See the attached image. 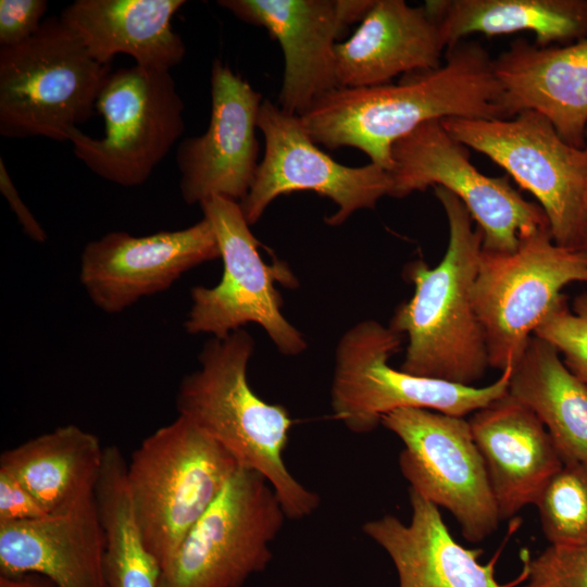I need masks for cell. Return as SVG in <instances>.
Returning <instances> with one entry per match:
<instances>
[{
    "label": "cell",
    "mask_w": 587,
    "mask_h": 587,
    "mask_svg": "<svg viewBox=\"0 0 587 587\" xmlns=\"http://www.w3.org/2000/svg\"><path fill=\"white\" fill-rule=\"evenodd\" d=\"M494 59L476 41H461L440 67L407 74L397 84L338 87L300 117L315 143L352 147L390 171L396 141L430 120L507 118Z\"/></svg>",
    "instance_id": "obj_1"
},
{
    "label": "cell",
    "mask_w": 587,
    "mask_h": 587,
    "mask_svg": "<svg viewBox=\"0 0 587 587\" xmlns=\"http://www.w3.org/2000/svg\"><path fill=\"white\" fill-rule=\"evenodd\" d=\"M434 191L448 220L447 250L434 267L421 259L407 264L414 292L397 307L389 326L408 337L402 371L474 386L490 366L472 297L483 233L459 198L442 187Z\"/></svg>",
    "instance_id": "obj_2"
},
{
    "label": "cell",
    "mask_w": 587,
    "mask_h": 587,
    "mask_svg": "<svg viewBox=\"0 0 587 587\" xmlns=\"http://www.w3.org/2000/svg\"><path fill=\"white\" fill-rule=\"evenodd\" d=\"M254 350L243 328L209 339L199 367L178 387L176 409L237 461L261 474L274 489L287 519L311 515L320 496L303 486L284 461L294 422L284 405L268 403L250 387L247 371Z\"/></svg>",
    "instance_id": "obj_3"
},
{
    "label": "cell",
    "mask_w": 587,
    "mask_h": 587,
    "mask_svg": "<svg viewBox=\"0 0 587 587\" xmlns=\"http://www.w3.org/2000/svg\"><path fill=\"white\" fill-rule=\"evenodd\" d=\"M239 467L228 451L180 415L133 452L126 465L129 497L161 571Z\"/></svg>",
    "instance_id": "obj_4"
},
{
    "label": "cell",
    "mask_w": 587,
    "mask_h": 587,
    "mask_svg": "<svg viewBox=\"0 0 587 587\" xmlns=\"http://www.w3.org/2000/svg\"><path fill=\"white\" fill-rule=\"evenodd\" d=\"M110 73L60 17L45 20L28 40L0 48V135L68 141Z\"/></svg>",
    "instance_id": "obj_5"
},
{
    "label": "cell",
    "mask_w": 587,
    "mask_h": 587,
    "mask_svg": "<svg viewBox=\"0 0 587 587\" xmlns=\"http://www.w3.org/2000/svg\"><path fill=\"white\" fill-rule=\"evenodd\" d=\"M402 335L375 320L361 321L340 337L332 383L335 419L355 434L374 430L400 409H426L464 417L508 394L511 369L484 387L464 386L396 370L389 359Z\"/></svg>",
    "instance_id": "obj_6"
},
{
    "label": "cell",
    "mask_w": 587,
    "mask_h": 587,
    "mask_svg": "<svg viewBox=\"0 0 587 587\" xmlns=\"http://www.w3.org/2000/svg\"><path fill=\"white\" fill-rule=\"evenodd\" d=\"M447 132L491 159L542 209L553 240L582 248L587 233V148L566 142L545 116L523 111L510 118L447 117Z\"/></svg>",
    "instance_id": "obj_7"
},
{
    "label": "cell",
    "mask_w": 587,
    "mask_h": 587,
    "mask_svg": "<svg viewBox=\"0 0 587 587\" xmlns=\"http://www.w3.org/2000/svg\"><path fill=\"white\" fill-rule=\"evenodd\" d=\"M575 282L587 283V252L557 243L549 228L521 238L510 253L482 250L472 297L489 365L512 370L562 289Z\"/></svg>",
    "instance_id": "obj_8"
},
{
    "label": "cell",
    "mask_w": 587,
    "mask_h": 587,
    "mask_svg": "<svg viewBox=\"0 0 587 587\" xmlns=\"http://www.w3.org/2000/svg\"><path fill=\"white\" fill-rule=\"evenodd\" d=\"M216 236L223 274L213 287L196 286L184 327L188 334L223 338L249 323L260 325L284 355H298L307 341L282 313L283 300L275 283L295 287L298 282L282 262L268 265L260 255L259 240L250 230L239 202L212 197L200 204Z\"/></svg>",
    "instance_id": "obj_9"
},
{
    "label": "cell",
    "mask_w": 587,
    "mask_h": 587,
    "mask_svg": "<svg viewBox=\"0 0 587 587\" xmlns=\"http://www.w3.org/2000/svg\"><path fill=\"white\" fill-rule=\"evenodd\" d=\"M184 108L171 71L121 67L110 73L96 104L104 136L76 128L68 141L97 176L123 187L140 186L183 135Z\"/></svg>",
    "instance_id": "obj_10"
},
{
    "label": "cell",
    "mask_w": 587,
    "mask_h": 587,
    "mask_svg": "<svg viewBox=\"0 0 587 587\" xmlns=\"http://www.w3.org/2000/svg\"><path fill=\"white\" fill-rule=\"evenodd\" d=\"M286 519L268 482L239 467L164 565L159 587H241L271 562Z\"/></svg>",
    "instance_id": "obj_11"
},
{
    "label": "cell",
    "mask_w": 587,
    "mask_h": 587,
    "mask_svg": "<svg viewBox=\"0 0 587 587\" xmlns=\"http://www.w3.org/2000/svg\"><path fill=\"white\" fill-rule=\"evenodd\" d=\"M389 197L404 198L428 187H442L454 195L483 233V251L510 253L520 239L549 228L542 209L524 199L508 176L480 173L469 150L444 127L430 120L391 148ZM550 229V228H549Z\"/></svg>",
    "instance_id": "obj_12"
},
{
    "label": "cell",
    "mask_w": 587,
    "mask_h": 587,
    "mask_svg": "<svg viewBox=\"0 0 587 587\" xmlns=\"http://www.w3.org/2000/svg\"><path fill=\"white\" fill-rule=\"evenodd\" d=\"M401 439L399 466L410 489L448 510L462 535L479 542L501 521L469 421L426 409H400L380 423Z\"/></svg>",
    "instance_id": "obj_13"
},
{
    "label": "cell",
    "mask_w": 587,
    "mask_h": 587,
    "mask_svg": "<svg viewBox=\"0 0 587 587\" xmlns=\"http://www.w3.org/2000/svg\"><path fill=\"white\" fill-rule=\"evenodd\" d=\"M258 128L265 151L249 192L239 202L249 225L261 218L273 200L294 191L311 190L337 204V211L325 218L332 226L345 223L358 210L374 209L389 196V171L372 162L358 167L336 162L317 148L299 116L268 99L260 107Z\"/></svg>",
    "instance_id": "obj_14"
},
{
    "label": "cell",
    "mask_w": 587,
    "mask_h": 587,
    "mask_svg": "<svg viewBox=\"0 0 587 587\" xmlns=\"http://www.w3.org/2000/svg\"><path fill=\"white\" fill-rule=\"evenodd\" d=\"M220 258L205 217L184 229L147 236L111 232L84 247L79 279L98 309L116 314L168 289L187 271Z\"/></svg>",
    "instance_id": "obj_15"
},
{
    "label": "cell",
    "mask_w": 587,
    "mask_h": 587,
    "mask_svg": "<svg viewBox=\"0 0 587 587\" xmlns=\"http://www.w3.org/2000/svg\"><path fill=\"white\" fill-rule=\"evenodd\" d=\"M262 96L216 59L211 68V115L207 130L179 142L176 164L183 200L199 205L212 197L240 202L258 168L255 137Z\"/></svg>",
    "instance_id": "obj_16"
},
{
    "label": "cell",
    "mask_w": 587,
    "mask_h": 587,
    "mask_svg": "<svg viewBox=\"0 0 587 587\" xmlns=\"http://www.w3.org/2000/svg\"><path fill=\"white\" fill-rule=\"evenodd\" d=\"M239 20L264 27L284 54L278 105L301 116L326 92L339 87L336 40L347 30L336 0H221Z\"/></svg>",
    "instance_id": "obj_17"
},
{
    "label": "cell",
    "mask_w": 587,
    "mask_h": 587,
    "mask_svg": "<svg viewBox=\"0 0 587 587\" xmlns=\"http://www.w3.org/2000/svg\"><path fill=\"white\" fill-rule=\"evenodd\" d=\"M507 118L535 111L570 145L586 147L587 38L539 47L524 39L494 59Z\"/></svg>",
    "instance_id": "obj_18"
},
{
    "label": "cell",
    "mask_w": 587,
    "mask_h": 587,
    "mask_svg": "<svg viewBox=\"0 0 587 587\" xmlns=\"http://www.w3.org/2000/svg\"><path fill=\"white\" fill-rule=\"evenodd\" d=\"M472 414L469 423L500 519H510L537 502L563 461L542 422L511 395Z\"/></svg>",
    "instance_id": "obj_19"
},
{
    "label": "cell",
    "mask_w": 587,
    "mask_h": 587,
    "mask_svg": "<svg viewBox=\"0 0 587 587\" xmlns=\"http://www.w3.org/2000/svg\"><path fill=\"white\" fill-rule=\"evenodd\" d=\"M447 49L425 7L403 0H375L354 34L336 45L339 87L389 84L399 74L436 70Z\"/></svg>",
    "instance_id": "obj_20"
},
{
    "label": "cell",
    "mask_w": 587,
    "mask_h": 587,
    "mask_svg": "<svg viewBox=\"0 0 587 587\" xmlns=\"http://www.w3.org/2000/svg\"><path fill=\"white\" fill-rule=\"evenodd\" d=\"M23 574L55 587H108L96 498L64 513L0 525V575Z\"/></svg>",
    "instance_id": "obj_21"
},
{
    "label": "cell",
    "mask_w": 587,
    "mask_h": 587,
    "mask_svg": "<svg viewBox=\"0 0 587 587\" xmlns=\"http://www.w3.org/2000/svg\"><path fill=\"white\" fill-rule=\"evenodd\" d=\"M411 521L386 514L362 532L391 559L399 587H511L496 578V559L479 562L480 549H467L450 534L439 509L410 489Z\"/></svg>",
    "instance_id": "obj_22"
},
{
    "label": "cell",
    "mask_w": 587,
    "mask_h": 587,
    "mask_svg": "<svg viewBox=\"0 0 587 587\" xmlns=\"http://www.w3.org/2000/svg\"><path fill=\"white\" fill-rule=\"evenodd\" d=\"M183 0H76L59 16L90 55L111 65L117 54L135 65L171 71L184 59L186 47L172 20Z\"/></svg>",
    "instance_id": "obj_23"
},
{
    "label": "cell",
    "mask_w": 587,
    "mask_h": 587,
    "mask_svg": "<svg viewBox=\"0 0 587 587\" xmlns=\"http://www.w3.org/2000/svg\"><path fill=\"white\" fill-rule=\"evenodd\" d=\"M96 435L74 424L32 438L0 455V471L13 476L49 514L95 499L104 459Z\"/></svg>",
    "instance_id": "obj_24"
},
{
    "label": "cell",
    "mask_w": 587,
    "mask_h": 587,
    "mask_svg": "<svg viewBox=\"0 0 587 587\" xmlns=\"http://www.w3.org/2000/svg\"><path fill=\"white\" fill-rule=\"evenodd\" d=\"M447 50L473 34H535L539 47L587 38V0H429Z\"/></svg>",
    "instance_id": "obj_25"
},
{
    "label": "cell",
    "mask_w": 587,
    "mask_h": 587,
    "mask_svg": "<svg viewBox=\"0 0 587 587\" xmlns=\"http://www.w3.org/2000/svg\"><path fill=\"white\" fill-rule=\"evenodd\" d=\"M508 394L538 416L563 462L587 461V385L551 344L529 339L511 370Z\"/></svg>",
    "instance_id": "obj_26"
},
{
    "label": "cell",
    "mask_w": 587,
    "mask_h": 587,
    "mask_svg": "<svg viewBox=\"0 0 587 587\" xmlns=\"http://www.w3.org/2000/svg\"><path fill=\"white\" fill-rule=\"evenodd\" d=\"M126 465L118 447H105L95 498L104 536L107 586L159 587L161 566L148 549L137 523L126 482Z\"/></svg>",
    "instance_id": "obj_27"
},
{
    "label": "cell",
    "mask_w": 587,
    "mask_h": 587,
    "mask_svg": "<svg viewBox=\"0 0 587 587\" xmlns=\"http://www.w3.org/2000/svg\"><path fill=\"white\" fill-rule=\"evenodd\" d=\"M535 505L551 545L587 544V461L563 462Z\"/></svg>",
    "instance_id": "obj_28"
},
{
    "label": "cell",
    "mask_w": 587,
    "mask_h": 587,
    "mask_svg": "<svg viewBox=\"0 0 587 587\" xmlns=\"http://www.w3.org/2000/svg\"><path fill=\"white\" fill-rule=\"evenodd\" d=\"M534 336L551 344L570 371L587 385V292L577 295L572 305L562 294Z\"/></svg>",
    "instance_id": "obj_29"
},
{
    "label": "cell",
    "mask_w": 587,
    "mask_h": 587,
    "mask_svg": "<svg viewBox=\"0 0 587 587\" xmlns=\"http://www.w3.org/2000/svg\"><path fill=\"white\" fill-rule=\"evenodd\" d=\"M522 587H587V544L550 545L524 567Z\"/></svg>",
    "instance_id": "obj_30"
},
{
    "label": "cell",
    "mask_w": 587,
    "mask_h": 587,
    "mask_svg": "<svg viewBox=\"0 0 587 587\" xmlns=\"http://www.w3.org/2000/svg\"><path fill=\"white\" fill-rule=\"evenodd\" d=\"M47 9L45 0H1V47L16 46L32 38L43 23Z\"/></svg>",
    "instance_id": "obj_31"
},
{
    "label": "cell",
    "mask_w": 587,
    "mask_h": 587,
    "mask_svg": "<svg viewBox=\"0 0 587 587\" xmlns=\"http://www.w3.org/2000/svg\"><path fill=\"white\" fill-rule=\"evenodd\" d=\"M49 515L13 476L0 471V525L28 522Z\"/></svg>",
    "instance_id": "obj_32"
},
{
    "label": "cell",
    "mask_w": 587,
    "mask_h": 587,
    "mask_svg": "<svg viewBox=\"0 0 587 587\" xmlns=\"http://www.w3.org/2000/svg\"><path fill=\"white\" fill-rule=\"evenodd\" d=\"M0 190L16 215L24 233L36 242H45L47 234L20 197L2 158L0 159Z\"/></svg>",
    "instance_id": "obj_33"
},
{
    "label": "cell",
    "mask_w": 587,
    "mask_h": 587,
    "mask_svg": "<svg viewBox=\"0 0 587 587\" xmlns=\"http://www.w3.org/2000/svg\"><path fill=\"white\" fill-rule=\"evenodd\" d=\"M0 587H55L49 579L38 574L14 576L0 575Z\"/></svg>",
    "instance_id": "obj_34"
},
{
    "label": "cell",
    "mask_w": 587,
    "mask_h": 587,
    "mask_svg": "<svg viewBox=\"0 0 587 587\" xmlns=\"http://www.w3.org/2000/svg\"><path fill=\"white\" fill-rule=\"evenodd\" d=\"M582 249H584L586 252H587V233L584 237V240H583V243H582Z\"/></svg>",
    "instance_id": "obj_35"
},
{
    "label": "cell",
    "mask_w": 587,
    "mask_h": 587,
    "mask_svg": "<svg viewBox=\"0 0 587 587\" xmlns=\"http://www.w3.org/2000/svg\"><path fill=\"white\" fill-rule=\"evenodd\" d=\"M585 137H586V148H587V127H586V135H585Z\"/></svg>",
    "instance_id": "obj_36"
},
{
    "label": "cell",
    "mask_w": 587,
    "mask_h": 587,
    "mask_svg": "<svg viewBox=\"0 0 587 587\" xmlns=\"http://www.w3.org/2000/svg\"><path fill=\"white\" fill-rule=\"evenodd\" d=\"M586 205H587V203H586Z\"/></svg>",
    "instance_id": "obj_37"
}]
</instances>
